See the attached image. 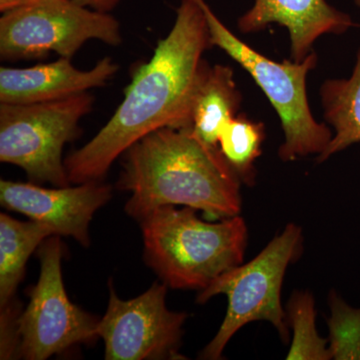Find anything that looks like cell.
I'll return each mask as SVG.
<instances>
[{
  "label": "cell",
  "mask_w": 360,
  "mask_h": 360,
  "mask_svg": "<svg viewBox=\"0 0 360 360\" xmlns=\"http://www.w3.org/2000/svg\"><path fill=\"white\" fill-rule=\"evenodd\" d=\"M139 222L146 262L170 288L202 290L243 264L248 226L239 215L210 224L193 208L165 205Z\"/></svg>",
  "instance_id": "cell-3"
},
{
  "label": "cell",
  "mask_w": 360,
  "mask_h": 360,
  "mask_svg": "<svg viewBox=\"0 0 360 360\" xmlns=\"http://www.w3.org/2000/svg\"><path fill=\"white\" fill-rule=\"evenodd\" d=\"M123 155L117 186L131 193L125 212L139 221L165 205L202 210L215 220L240 212L238 174L219 148L206 146L188 129L156 130Z\"/></svg>",
  "instance_id": "cell-2"
},
{
  "label": "cell",
  "mask_w": 360,
  "mask_h": 360,
  "mask_svg": "<svg viewBox=\"0 0 360 360\" xmlns=\"http://www.w3.org/2000/svg\"><path fill=\"white\" fill-rule=\"evenodd\" d=\"M321 97L324 118L333 125L335 134L317 156V162H323L360 142V49L352 77L326 80L322 84Z\"/></svg>",
  "instance_id": "cell-15"
},
{
  "label": "cell",
  "mask_w": 360,
  "mask_h": 360,
  "mask_svg": "<svg viewBox=\"0 0 360 360\" xmlns=\"http://www.w3.org/2000/svg\"><path fill=\"white\" fill-rule=\"evenodd\" d=\"M200 2L213 46L225 53L251 75L281 118L284 141L278 155L285 162L310 155H321L333 139L324 123L317 122L307 99V78L317 65L315 52L302 63H276L251 49L217 18L205 0Z\"/></svg>",
  "instance_id": "cell-4"
},
{
  "label": "cell",
  "mask_w": 360,
  "mask_h": 360,
  "mask_svg": "<svg viewBox=\"0 0 360 360\" xmlns=\"http://www.w3.org/2000/svg\"><path fill=\"white\" fill-rule=\"evenodd\" d=\"M167 286L155 283L141 295L122 300L110 283L108 307L97 326L106 360L186 359L179 347L187 314L167 309Z\"/></svg>",
  "instance_id": "cell-9"
},
{
  "label": "cell",
  "mask_w": 360,
  "mask_h": 360,
  "mask_svg": "<svg viewBox=\"0 0 360 360\" xmlns=\"http://www.w3.org/2000/svg\"><path fill=\"white\" fill-rule=\"evenodd\" d=\"M271 23L288 28L295 63L304 60L322 35L343 34L354 26L347 13L326 0H255L238 21L239 30L246 34L262 32Z\"/></svg>",
  "instance_id": "cell-11"
},
{
  "label": "cell",
  "mask_w": 360,
  "mask_h": 360,
  "mask_svg": "<svg viewBox=\"0 0 360 360\" xmlns=\"http://www.w3.org/2000/svg\"><path fill=\"white\" fill-rule=\"evenodd\" d=\"M302 229L288 224L257 257L227 270L200 291V303L217 295H225L229 300L224 321L217 335L201 352V359H221L232 336L252 321H269L283 340H288V316L281 305V286L288 265L302 251Z\"/></svg>",
  "instance_id": "cell-5"
},
{
  "label": "cell",
  "mask_w": 360,
  "mask_h": 360,
  "mask_svg": "<svg viewBox=\"0 0 360 360\" xmlns=\"http://www.w3.org/2000/svg\"><path fill=\"white\" fill-rule=\"evenodd\" d=\"M288 309L293 338L286 359H331L328 340L321 338L315 328L314 300L311 293L296 291L291 296Z\"/></svg>",
  "instance_id": "cell-17"
},
{
  "label": "cell",
  "mask_w": 360,
  "mask_h": 360,
  "mask_svg": "<svg viewBox=\"0 0 360 360\" xmlns=\"http://www.w3.org/2000/svg\"><path fill=\"white\" fill-rule=\"evenodd\" d=\"M120 65L105 56L89 70H79L70 58L28 68H0V103L32 104L60 101L101 87Z\"/></svg>",
  "instance_id": "cell-12"
},
{
  "label": "cell",
  "mask_w": 360,
  "mask_h": 360,
  "mask_svg": "<svg viewBox=\"0 0 360 360\" xmlns=\"http://www.w3.org/2000/svg\"><path fill=\"white\" fill-rule=\"evenodd\" d=\"M54 232L41 222L20 221L0 214V307L11 304L16 288L25 276L26 262L40 245Z\"/></svg>",
  "instance_id": "cell-14"
},
{
  "label": "cell",
  "mask_w": 360,
  "mask_h": 360,
  "mask_svg": "<svg viewBox=\"0 0 360 360\" xmlns=\"http://www.w3.org/2000/svg\"><path fill=\"white\" fill-rule=\"evenodd\" d=\"M89 92L49 103L0 105V161L22 168L34 184H70L63 148L94 108Z\"/></svg>",
  "instance_id": "cell-6"
},
{
  "label": "cell",
  "mask_w": 360,
  "mask_h": 360,
  "mask_svg": "<svg viewBox=\"0 0 360 360\" xmlns=\"http://www.w3.org/2000/svg\"><path fill=\"white\" fill-rule=\"evenodd\" d=\"M110 198L111 186L101 181L52 189L33 182L0 181L4 207L49 225L54 236H71L84 246L90 243L89 227L94 213Z\"/></svg>",
  "instance_id": "cell-10"
},
{
  "label": "cell",
  "mask_w": 360,
  "mask_h": 360,
  "mask_svg": "<svg viewBox=\"0 0 360 360\" xmlns=\"http://www.w3.org/2000/svg\"><path fill=\"white\" fill-rule=\"evenodd\" d=\"M328 348L331 359L360 360V309H354L336 295H329Z\"/></svg>",
  "instance_id": "cell-18"
},
{
  "label": "cell",
  "mask_w": 360,
  "mask_h": 360,
  "mask_svg": "<svg viewBox=\"0 0 360 360\" xmlns=\"http://www.w3.org/2000/svg\"><path fill=\"white\" fill-rule=\"evenodd\" d=\"M241 99L233 70L226 65L212 66L203 60L184 129L193 132L206 146L219 148L220 132L238 115Z\"/></svg>",
  "instance_id": "cell-13"
},
{
  "label": "cell",
  "mask_w": 360,
  "mask_h": 360,
  "mask_svg": "<svg viewBox=\"0 0 360 360\" xmlns=\"http://www.w3.org/2000/svg\"><path fill=\"white\" fill-rule=\"evenodd\" d=\"M33 1L35 0H0V11L4 13H7V11L32 4Z\"/></svg>",
  "instance_id": "cell-20"
},
{
  "label": "cell",
  "mask_w": 360,
  "mask_h": 360,
  "mask_svg": "<svg viewBox=\"0 0 360 360\" xmlns=\"http://www.w3.org/2000/svg\"><path fill=\"white\" fill-rule=\"evenodd\" d=\"M264 125L240 115L229 120L220 132L219 146L222 155L241 182L252 186L255 181V163L262 155Z\"/></svg>",
  "instance_id": "cell-16"
},
{
  "label": "cell",
  "mask_w": 360,
  "mask_h": 360,
  "mask_svg": "<svg viewBox=\"0 0 360 360\" xmlns=\"http://www.w3.org/2000/svg\"><path fill=\"white\" fill-rule=\"evenodd\" d=\"M108 45L122 41L120 25L110 13H99L71 0H35L4 13L0 18V58L18 61L46 58L56 52L72 56L89 40Z\"/></svg>",
  "instance_id": "cell-7"
},
{
  "label": "cell",
  "mask_w": 360,
  "mask_h": 360,
  "mask_svg": "<svg viewBox=\"0 0 360 360\" xmlns=\"http://www.w3.org/2000/svg\"><path fill=\"white\" fill-rule=\"evenodd\" d=\"M63 253L58 236L45 239L39 246V283L18 319V350L22 359H47L98 338V319L73 304L66 295L61 274Z\"/></svg>",
  "instance_id": "cell-8"
},
{
  "label": "cell",
  "mask_w": 360,
  "mask_h": 360,
  "mask_svg": "<svg viewBox=\"0 0 360 360\" xmlns=\"http://www.w3.org/2000/svg\"><path fill=\"white\" fill-rule=\"evenodd\" d=\"M71 1L99 13H110L118 6L120 0H71Z\"/></svg>",
  "instance_id": "cell-19"
},
{
  "label": "cell",
  "mask_w": 360,
  "mask_h": 360,
  "mask_svg": "<svg viewBox=\"0 0 360 360\" xmlns=\"http://www.w3.org/2000/svg\"><path fill=\"white\" fill-rule=\"evenodd\" d=\"M355 4H356V6L360 7V0H354Z\"/></svg>",
  "instance_id": "cell-21"
},
{
  "label": "cell",
  "mask_w": 360,
  "mask_h": 360,
  "mask_svg": "<svg viewBox=\"0 0 360 360\" xmlns=\"http://www.w3.org/2000/svg\"><path fill=\"white\" fill-rule=\"evenodd\" d=\"M198 0H181L176 20L153 58L137 68L124 98L98 134L65 158L70 184L101 181L116 158L165 127L184 129L203 53L212 47Z\"/></svg>",
  "instance_id": "cell-1"
}]
</instances>
